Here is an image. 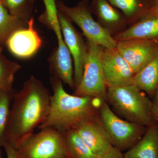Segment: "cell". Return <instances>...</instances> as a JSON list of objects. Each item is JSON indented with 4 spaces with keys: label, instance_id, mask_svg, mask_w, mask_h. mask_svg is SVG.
Returning <instances> with one entry per match:
<instances>
[{
    "label": "cell",
    "instance_id": "1",
    "mask_svg": "<svg viewBox=\"0 0 158 158\" xmlns=\"http://www.w3.org/2000/svg\"><path fill=\"white\" fill-rule=\"evenodd\" d=\"M51 97L48 89L31 76L15 94L6 125L5 138L15 148L34 133L47 117Z\"/></svg>",
    "mask_w": 158,
    "mask_h": 158
},
{
    "label": "cell",
    "instance_id": "2",
    "mask_svg": "<svg viewBox=\"0 0 158 158\" xmlns=\"http://www.w3.org/2000/svg\"><path fill=\"white\" fill-rule=\"evenodd\" d=\"M53 95L48 115L40 129L52 128L61 133L75 130L85 123L98 116L102 99L89 96L71 95L65 91L58 78L51 77Z\"/></svg>",
    "mask_w": 158,
    "mask_h": 158
},
{
    "label": "cell",
    "instance_id": "3",
    "mask_svg": "<svg viewBox=\"0 0 158 158\" xmlns=\"http://www.w3.org/2000/svg\"><path fill=\"white\" fill-rule=\"evenodd\" d=\"M106 101L127 121L147 127L157 123L152 113V100L134 84L108 88Z\"/></svg>",
    "mask_w": 158,
    "mask_h": 158
},
{
    "label": "cell",
    "instance_id": "4",
    "mask_svg": "<svg viewBox=\"0 0 158 158\" xmlns=\"http://www.w3.org/2000/svg\"><path fill=\"white\" fill-rule=\"evenodd\" d=\"M99 117L110 138L113 146L122 151L130 149L143 137L147 127L121 118L102 99Z\"/></svg>",
    "mask_w": 158,
    "mask_h": 158
},
{
    "label": "cell",
    "instance_id": "5",
    "mask_svg": "<svg viewBox=\"0 0 158 158\" xmlns=\"http://www.w3.org/2000/svg\"><path fill=\"white\" fill-rule=\"evenodd\" d=\"M57 9L62 11L81 30L88 41L105 48H116L117 41L93 18L89 0H81L71 7L61 1L56 2Z\"/></svg>",
    "mask_w": 158,
    "mask_h": 158
},
{
    "label": "cell",
    "instance_id": "6",
    "mask_svg": "<svg viewBox=\"0 0 158 158\" xmlns=\"http://www.w3.org/2000/svg\"><path fill=\"white\" fill-rule=\"evenodd\" d=\"M88 53L83 76L80 84L75 88L74 95L89 96L106 99V85L102 64L103 48L88 41Z\"/></svg>",
    "mask_w": 158,
    "mask_h": 158
},
{
    "label": "cell",
    "instance_id": "7",
    "mask_svg": "<svg viewBox=\"0 0 158 158\" xmlns=\"http://www.w3.org/2000/svg\"><path fill=\"white\" fill-rule=\"evenodd\" d=\"M40 130L16 148L21 158H66L62 133L50 128Z\"/></svg>",
    "mask_w": 158,
    "mask_h": 158
},
{
    "label": "cell",
    "instance_id": "8",
    "mask_svg": "<svg viewBox=\"0 0 158 158\" xmlns=\"http://www.w3.org/2000/svg\"><path fill=\"white\" fill-rule=\"evenodd\" d=\"M58 16L62 37L72 57L76 88L80 84L83 76L88 47L82 35L77 31L70 19L59 10Z\"/></svg>",
    "mask_w": 158,
    "mask_h": 158
},
{
    "label": "cell",
    "instance_id": "9",
    "mask_svg": "<svg viewBox=\"0 0 158 158\" xmlns=\"http://www.w3.org/2000/svg\"><path fill=\"white\" fill-rule=\"evenodd\" d=\"M102 64L107 88L133 84L135 74L116 48H103Z\"/></svg>",
    "mask_w": 158,
    "mask_h": 158
},
{
    "label": "cell",
    "instance_id": "10",
    "mask_svg": "<svg viewBox=\"0 0 158 158\" xmlns=\"http://www.w3.org/2000/svg\"><path fill=\"white\" fill-rule=\"evenodd\" d=\"M116 48L136 74L157 53L158 41L125 40L117 41Z\"/></svg>",
    "mask_w": 158,
    "mask_h": 158
},
{
    "label": "cell",
    "instance_id": "11",
    "mask_svg": "<svg viewBox=\"0 0 158 158\" xmlns=\"http://www.w3.org/2000/svg\"><path fill=\"white\" fill-rule=\"evenodd\" d=\"M40 35L34 28V18L28 21V27L15 31L6 44L9 51L18 58L27 59L34 56L42 47Z\"/></svg>",
    "mask_w": 158,
    "mask_h": 158
},
{
    "label": "cell",
    "instance_id": "12",
    "mask_svg": "<svg viewBox=\"0 0 158 158\" xmlns=\"http://www.w3.org/2000/svg\"><path fill=\"white\" fill-rule=\"evenodd\" d=\"M90 7L92 14L96 17L97 21L113 37L129 26L124 14L108 0H92Z\"/></svg>",
    "mask_w": 158,
    "mask_h": 158
},
{
    "label": "cell",
    "instance_id": "13",
    "mask_svg": "<svg viewBox=\"0 0 158 158\" xmlns=\"http://www.w3.org/2000/svg\"><path fill=\"white\" fill-rule=\"evenodd\" d=\"M57 40L58 46L49 57L50 72L53 77L58 78L73 89L75 86L72 57L63 37Z\"/></svg>",
    "mask_w": 158,
    "mask_h": 158
},
{
    "label": "cell",
    "instance_id": "14",
    "mask_svg": "<svg viewBox=\"0 0 158 158\" xmlns=\"http://www.w3.org/2000/svg\"><path fill=\"white\" fill-rule=\"evenodd\" d=\"M76 131L85 144L96 156L113 146L98 116L77 128Z\"/></svg>",
    "mask_w": 158,
    "mask_h": 158
},
{
    "label": "cell",
    "instance_id": "15",
    "mask_svg": "<svg viewBox=\"0 0 158 158\" xmlns=\"http://www.w3.org/2000/svg\"><path fill=\"white\" fill-rule=\"evenodd\" d=\"M113 38L116 41L129 39L158 41V14L148 13Z\"/></svg>",
    "mask_w": 158,
    "mask_h": 158
},
{
    "label": "cell",
    "instance_id": "16",
    "mask_svg": "<svg viewBox=\"0 0 158 158\" xmlns=\"http://www.w3.org/2000/svg\"><path fill=\"white\" fill-rule=\"evenodd\" d=\"M124 158H158V124L147 127L141 139L123 154Z\"/></svg>",
    "mask_w": 158,
    "mask_h": 158
},
{
    "label": "cell",
    "instance_id": "17",
    "mask_svg": "<svg viewBox=\"0 0 158 158\" xmlns=\"http://www.w3.org/2000/svg\"><path fill=\"white\" fill-rule=\"evenodd\" d=\"M133 84L153 98L158 90V52L144 68L135 75Z\"/></svg>",
    "mask_w": 158,
    "mask_h": 158
},
{
    "label": "cell",
    "instance_id": "18",
    "mask_svg": "<svg viewBox=\"0 0 158 158\" xmlns=\"http://www.w3.org/2000/svg\"><path fill=\"white\" fill-rule=\"evenodd\" d=\"M108 1L124 14L129 26L148 14L153 3V0H108Z\"/></svg>",
    "mask_w": 158,
    "mask_h": 158
},
{
    "label": "cell",
    "instance_id": "19",
    "mask_svg": "<svg viewBox=\"0 0 158 158\" xmlns=\"http://www.w3.org/2000/svg\"><path fill=\"white\" fill-rule=\"evenodd\" d=\"M64 138L66 158H96L75 130L62 133Z\"/></svg>",
    "mask_w": 158,
    "mask_h": 158
},
{
    "label": "cell",
    "instance_id": "20",
    "mask_svg": "<svg viewBox=\"0 0 158 158\" xmlns=\"http://www.w3.org/2000/svg\"><path fill=\"white\" fill-rule=\"evenodd\" d=\"M28 21L10 14L0 2V46L6 44L15 31L27 28Z\"/></svg>",
    "mask_w": 158,
    "mask_h": 158
},
{
    "label": "cell",
    "instance_id": "21",
    "mask_svg": "<svg viewBox=\"0 0 158 158\" xmlns=\"http://www.w3.org/2000/svg\"><path fill=\"white\" fill-rule=\"evenodd\" d=\"M21 68V66L17 62L11 61L0 54V91L14 90L15 76Z\"/></svg>",
    "mask_w": 158,
    "mask_h": 158
},
{
    "label": "cell",
    "instance_id": "22",
    "mask_svg": "<svg viewBox=\"0 0 158 158\" xmlns=\"http://www.w3.org/2000/svg\"><path fill=\"white\" fill-rule=\"evenodd\" d=\"M35 0H0L9 13L14 16L29 21L33 18Z\"/></svg>",
    "mask_w": 158,
    "mask_h": 158
},
{
    "label": "cell",
    "instance_id": "23",
    "mask_svg": "<svg viewBox=\"0 0 158 158\" xmlns=\"http://www.w3.org/2000/svg\"><path fill=\"white\" fill-rule=\"evenodd\" d=\"M16 92L14 90L0 91V147L6 142L5 132L9 118L11 102Z\"/></svg>",
    "mask_w": 158,
    "mask_h": 158
},
{
    "label": "cell",
    "instance_id": "24",
    "mask_svg": "<svg viewBox=\"0 0 158 158\" xmlns=\"http://www.w3.org/2000/svg\"><path fill=\"white\" fill-rule=\"evenodd\" d=\"M45 10L39 17L40 21L49 29L53 30L56 36L62 34V32L58 19L56 0H42Z\"/></svg>",
    "mask_w": 158,
    "mask_h": 158
},
{
    "label": "cell",
    "instance_id": "25",
    "mask_svg": "<svg viewBox=\"0 0 158 158\" xmlns=\"http://www.w3.org/2000/svg\"><path fill=\"white\" fill-rule=\"evenodd\" d=\"M96 158H124L121 151L114 146L102 153L96 156Z\"/></svg>",
    "mask_w": 158,
    "mask_h": 158
},
{
    "label": "cell",
    "instance_id": "26",
    "mask_svg": "<svg viewBox=\"0 0 158 158\" xmlns=\"http://www.w3.org/2000/svg\"><path fill=\"white\" fill-rule=\"evenodd\" d=\"M3 147L5 148L7 158H21L17 149L9 142L6 141Z\"/></svg>",
    "mask_w": 158,
    "mask_h": 158
},
{
    "label": "cell",
    "instance_id": "27",
    "mask_svg": "<svg viewBox=\"0 0 158 158\" xmlns=\"http://www.w3.org/2000/svg\"><path fill=\"white\" fill-rule=\"evenodd\" d=\"M152 116L158 124V90L152 98Z\"/></svg>",
    "mask_w": 158,
    "mask_h": 158
},
{
    "label": "cell",
    "instance_id": "28",
    "mask_svg": "<svg viewBox=\"0 0 158 158\" xmlns=\"http://www.w3.org/2000/svg\"><path fill=\"white\" fill-rule=\"evenodd\" d=\"M148 13L158 14V0H153L152 6Z\"/></svg>",
    "mask_w": 158,
    "mask_h": 158
},
{
    "label": "cell",
    "instance_id": "29",
    "mask_svg": "<svg viewBox=\"0 0 158 158\" xmlns=\"http://www.w3.org/2000/svg\"><path fill=\"white\" fill-rule=\"evenodd\" d=\"M2 46H0V54L2 53Z\"/></svg>",
    "mask_w": 158,
    "mask_h": 158
},
{
    "label": "cell",
    "instance_id": "30",
    "mask_svg": "<svg viewBox=\"0 0 158 158\" xmlns=\"http://www.w3.org/2000/svg\"><path fill=\"white\" fill-rule=\"evenodd\" d=\"M0 148H1V147H0ZM0 152H1V149H0Z\"/></svg>",
    "mask_w": 158,
    "mask_h": 158
}]
</instances>
